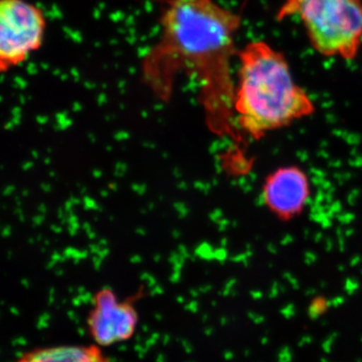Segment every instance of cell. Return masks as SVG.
I'll return each mask as SVG.
<instances>
[{
    "instance_id": "cell-10",
    "label": "cell",
    "mask_w": 362,
    "mask_h": 362,
    "mask_svg": "<svg viewBox=\"0 0 362 362\" xmlns=\"http://www.w3.org/2000/svg\"><path fill=\"white\" fill-rule=\"evenodd\" d=\"M344 302V299L342 297H337L335 299L331 300L330 302H328V307H330L329 305H333L334 307L339 306Z\"/></svg>"
},
{
    "instance_id": "cell-7",
    "label": "cell",
    "mask_w": 362,
    "mask_h": 362,
    "mask_svg": "<svg viewBox=\"0 0 362 362\" xmlns=\"http://www.w3.org/2000/svg\"><path fill=\"white\" fill-rule=\"evenodd\" d=\"M16 362H110L98 345L45 347L23 354Z\"/></svg>"
},
{
    "instance_id": "cell-9",
    "label": "cell",
    "mask_w": 362,
    "mask_h": 362,
    "mask_svg": "<svg viewBox=\"0 0 362 362\" xmlns=\"http://www.w3.org/2000/svg\"><path fill=\"white\" fill-rule=\"evenodd\" d=\"M281 312H282L283 315H284L286 318H291L295 314V308L293 305H288V306H286Z\"/></svg>"
},
{
    "instance_id": "cell-2",
    "label": "cell",
    "mask_w": 362,
    "mask_h": 362,
    "mask_svg": "<svg viewBox=\"0 0 362 362\" xmlns=\"http://www.w3.org/2000/svg\"><path fill=\"white\" fill-rule=\"evenodd\" d=\"M235 90V122L258 140L313 115L315 104L293 76L282 52L263 40L240 49Z\"/></svg>"
},
{
    "instance_id": "cell-1",
    "label": "cell",
    "mask_w": 362,
    "mask_h": 362,
    "mask_svg": "<svg viewBox=\"0 0 362 362\" xmlns=\"http://www.w3.org/2000/svg\"><path fill=\"white\" fill-rule=\"evenodd\" d=\"M158 39L145 52L143 82L161 101H168L181 74L197 87L209 129L240 141L235 122L233 62L238 58L240 14L216 0H156Z\"/></svg>"
},
{
    "instance_id": "cell-6",
    "label": "cell",
    "mask_w": 362,
    "mask_h": 362,
    "mask_svg": "<svg viewBox=\"0 0 362 362\" xmlns=\"http://www.w3.org/2000/svg\"><path fill=\"white\" fill-rule=\"evenodd\" d=\"M308 175L296 165L282 166L266 176L262 201L275 218L290 221L301 216L310 199Z\"/></svg>"
},
{
    "instance_id": "cell-5",
    "label": "cell",
    "mask_w": 362,
    "mask_h": 362,
    "mask_svg": "<svg viewBox=\"0 0 362 362\" xmlns=\"http://www.w3.org/2000/svg\"><path fill=\"white\" fill-rule=\"evenodd\" d=\"M135 298L119 301L110 289L100 290L88 317L90 337L98 346H110L129 340L137 329L138 313Z\"/></svg>"
},
{
    "instance_id": "cell-4",
    "label": "cell",
    "mask_w": 362,
    "mask_h": 362,
    "mask_svg": "<svg viewBox=\"0 0 362 362\" xmlns=\"http://www.w3.org/2000/svg\"><path fill=\"white\" fill-rule=\"evenodd\" d=\"M47 18L28 0L0 1V69L13 70L39 51L45 42Z\"/></svg>"
},
{
    "instance_id": "cell-11",
    "label": "cell",
    "mask_w": 362,
    "mask_h": 362,
    "mask_svg": "<svg viewBox=\"0 0 362 362\" xmlns=\"http://www.w3.org/2000/svg\"><path fill=\"white\" fill-rule=\"evenodd\" d=\"M333 339H334V338L331 337L323 343V349L325 350L326 352L330 351L331 344H332Z\"/></svg>"
},
{
    "instance_id": "cell-3",
    "label": "cell",
    "mask_w": 362,
    "mask_h": 362,
    "mask_svg": "<svg viewBox=\"0 0 362 362\" xmlns=\"http://www.w3.org/2000/svg\"><path fill=\"white\" fill-rule=\"evenodd\" d=\"M297 18L314 51L352 61L362 47V0H285L276 20Z\"/></svg>"
},
{
    "instance_id": "cell-8",
    "label": "cell",
    "mask_w": 362,
    "mask_h": 362,
    "mask_svg": "<svg viewBox=\"0 0 362 362\" xmlns=\"http://www.w3.org/2000/svg\"><path fill=\"white\" fill-rule=\"evenodd\" d=\"M328 307V302L323 299L314 300L313 303L311 304L309 308V316L312 319H316L317 317L322 314L325 309Z\"/></svg>"
}]
</instances>
